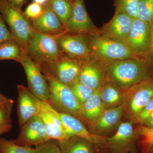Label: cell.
<instances>
[{"label":"cell","mask_w":153,"mask_h":153,"mask_svg":"<svg viewBox=\"0 0 153 153\" xmlns=\"http://www.w3.org/2000/svg\"><path fill=\"white\" fill-rule=\"evenodd\" d=\"M135 129L138 139L140 141L143 153H150L153 145V128H150L143 125H138Z\"/></svg>","instance_id":"26"},{"label":"cell","mask_w":153,"mask_h":153,"mask_svg":"<svg viewBox=\"0 0 153 153\" xmlns=\"http://www.w3.org/2000/svg\"><path fill=\"white\" fill-rule=\"evenodd\" d=\"M78 80L94 91L99 90L107 81L105 63L92 55L84 60Z\"/></svg>","instance_id":"13"},{"label":"cell","mask_w":153,"mask_h":153,"mask_svg":"<svg viewBox=\"0 0 153 153\" xmlns=\"http://www.w3.org/2000/svg\"><path fill=\"white\" fill-rule=\"evenodd\" d=\"M81 106L90 97L94 91L77 80L69 86Z\"/></svg>","instance_id":"30"},{"label":"cell","mask_w":153,"mask_h":153,"mask_svg":"<svg viewBox=\"0 0 153 153\" xmlns=\"http://www.w3.org/2000/svg\"><path fill=\"white\" fill-rule=\"evenodd\" d=\"M151 37L152 41V53L151 56V60L153 63V20L151 26Z\"/></svg>","instance_id":"40"},{"label":"cell","mask_w":153,"mask_h":153,"mask_svg":"<svg viewBox=\"0 0 153 153\" xmlns=\"http://www.w3.org/2000/svg\"><path fill=\"white\" fill-rule=\"evenodd\" d=\"M41 71L49 85V100L48 103L57 112L71 114L83 123L82 106L70 87L60 82L47 71Z\"/></svg>","instance_id":"2"},{"label":"cell","mask_w":153,"mask_h":153,"mask_svg":"<svg viewBox=\"0 0 153 153\" xmlns=\"http://www.w3.org/2000/svg\"><path fill=\"white\" fill-rule=\"evenodd\" d=\"M134 123L130 121L122 122L112 136L107 138L104 149L109 153H134L137 137Z\"/></svg>","instance_id":"9"},{"label":"cell","mask_w":153,"mask_h":153,"mask_svg":"<svg viewBox=\"0 0 153 153\" xmlns=\"http://www.w3.org/2000/svg\"><path fill=\"white\" fill-rule=\"evenodd\" d=\"M69 1H73V0H69Z\"/></svg>","instance_id":"43"},{"label":"cell","mask_w":153,"mask_h":153,"mask_svg":"<svg viewBox=\"0 0 153 153\" xmlns=\"http://www.w3.org/2000/svg\"><path fill=\"white\" fill-rule=\"evenodd\" d=\"M150 153H153V145L152 146L150 150Z\"/></svg>","instance_id":"42"},{"label":"cell","mask_w":153,"mask_h":153,"mask_svg":"<svg viewBox=\"0 0 153 153\" xmlns=\"http://www.w3.org/2000/svg\"><path fill=\"white\" fill-rule=\"evenodd\" d=\"M33 2L37 3L44 7L49 3V0H33Z\"/></svg>","instance_id":"41"},{"label":"cell","mask_w":153,"mask_h":153,"mask_svg":"<svg viewBox=\"0 0 153 153\" xmlns=\"http://www.w3.org/2000/svg\"><path fill=\"white\" fill-rule=\"evenodd\" d=\"M137 18L151 27L153 20V0H139Z\"/></svg>","instance_id":"29"},{"label":"cell","mask_w":153,"mask_h":153,"mask_svg":"<svg viewBox=\"0 0 153 153\" xmlns=\"http://www.w3.org/2000/svg\"><path fill=\"white\" fill-rule=\"evenodd\" d=\"M153 97V78L146 79L124 91V101L122 105L123 117L134 123Z\"/></svg>","instance_id":"5"},{"label":"cell","mask_w":153,"mask_h":153,"mask_svg":"<svg viewBox=\"0 0 153 153\" xmlns=\"http://www.w3.org/2000/svg\"><path fill=\"white\" fill-rule=\"evenodd\" d=\"M57 143L62 153H95L99 151L93 143L76 136L57 141Z\"/></svg>","instance_id":"21"},{"label":"cell","mask_w":153,"mask_h":153,"mask_svg":"<svg viewBox=\"0 0 153 153\" xmlns=\"http://www.w3.org/2000/svg\"><path fill=\"white\" fill-rule=\"evenodd\" d=\"M125 44L136 57L152 63L151 27L148 23L134 19Z\"/></svg>","instance_id":"8"},{"label":"cell","mask_w":153,"mask_h":153,"mask_svg":"<svg viewBox=\"0 0 153 153\" xmlns=\"http://www.w3.org/2000/svg\"><path fill=\"white\" fill-rule=\"evenodd\" d=\"M0 13L9 26L14 40L24 51L34 30L30 21L7 0H0Z\"/></svg>","instance_id":"6"},{"label":"cell","mask_w":153,"mask_h":153,"mask_svg":"<svg viewBox=\"0 0 153 153\" xmlns=\"http://www.w3.org/2000/svg\"><path fill=\"white\" fill-rule=\"evenodd\" d=\"M11 102H14L13 100L6 97L5 96L0 92V107L4 105L11 103Z\"/></svg>","instance_id":"37"},{"label":"cell","mask_w":153,"mask_h":153,"mask_svg":"<svg viewBox=\"0 0 153 153\" xmlns=\"http://www.w3.org/2000/svg\"><path fill=\"white\" fill-rule=\"evenodd\" d=\"M43 14L38 19L31 20L32 27L39 33L50 35L66 33L64 25L54 13L49 3L44 6Z\"/></svg>","instance_id":"20"},{"label":"cell","mask_w":153,"mask_h":153,"mask_svg":"<svg viewBox=\"0 0 153 153\" xmlns=\"http://www.w3.org/2000/svg\"><path fill=\"white\" fill-rule=\"evenodd\" d=\"M58 116L68 137L78 136L93 143L99 150L104 149L108 137L99 136L91 134L81 121L68 114L58 112Z\"/></svg>","instance_id":"16"},{"label":"cell","mask_w":153,"mask_h":153,"mask_svg":"<svg viewBox=\"0 0 153 153\" xmlns=\"http://www.w3.org/2000/svg\"><path fill=\"white\" fill-rule=\"evenodd\" d=\"M114 3L115 12L124 13L133 19H137L139 0H115Z\"/></svg>","instance_id":"28"},{"label":"cell","mask_w":153,"mask_h":153,"mask_svg":"<svg viewBox=\"0 0 153 153\" xmlns=\"http://www.w3.org/2000/svg\"><path fill=\"white\" fill-rule=\"evenodd\" d=\"M13 103L11 102L0 107V129L12 125L11 114Z\"/></svg>","instance_id":"32"},{"label":"cell","mask_w":153,"mask_h":153,"mask_svg":"<svg viewBox=\"0 0 153 153\" xmlns=\"http://www.w3.org/2000/svg\"><path fill=\"white\" fill-rule=\"evenodd\" d=\"M133 19L127 14L115 12L112 19L99 30V33L105 38L125 43Z\"/></svg>","instance_id":"18"},{"label":"cell","mask_w":153,"mask_h":153,"mask_svg":"<svg viewBox=\"0 0 153 153\" xmlns=\"http://www.w3.org/2000/svg\"><path fill=\"white\" fill-rule=\"evenodd\" d=\"M7 1L14 8L21 10L22 6L25 4L26 0H7Z\"/></svg>","instance_id":"36"},{"label":"cell","mask_w":153,"mask_h":153,"mask_svg":"<svg viewBox=\"0 0 153 153\" xmlns=\"http://www.w3.org/2000/svg\"><path fill=\"white\" fill-rule=\"evenodd\" d=\"M105 109L100 99V89L94 91L82 106L83 123L88 127L100 117Z\"/></svg>","instance_id":"22"},{"label":"cell","mask_w":153,"mask_h":153,"mask_svg":"<svg viewBox=\"0 0 153 153\" xmlns=\"http://www.w3.org/2000/svg\"><path fill=\"white\" fill-rule=\"evenodd\" d=\"M86 37L91 55L105 64L137 57L124 42L105 38L99 33Z\"/></svg>","instance_id":"3"},{"label":"cell","mask_w":153,"mask_h":153,"mask_svg":"<svg viewBox=\"0 0 153 153\" xmlns=\"http://www.w3.org/2000/svg\"><path fill=\"white\" fill-rule=\"evenodd\" d=\"M153 112V97L142 110L134 122V124L143 125L145 120L151 115Z\"/></svg>","instance_id":"34"},{"label":"cell","mask_w":153,"mask_h":153,"mask_svg":"<svg viewBox=\"0 0 153 153\" xmlns=\"http://www.w3.org/2000/svg\"><path fill=\"white\" fill-rule=\"evenodd\" d=\"M39 116L50 139L61 141L68 138L58 112L47 102L42 101Z\"/></svg>","instance_id":"19"},{"label":"cell","mask_w":153,"mask_h":153,"mask_svg":"<svg viewBox=\"0 0 153 153\" xmlns=\"http://www.w3.org/2000/svg\"><path fill=\"white\" fill-rule=\"evenodd\" d=\"M100 94L105 109L115 108L123 104V91L110 81H107L100 89Z\"/></svg>","instance_id":"23"},{"label":"cell","mask_w":153,"mask_h":153,"mask_svg":"<svg viewBox=\"0 0 153 153\" xmlns=\"http://www.w3.org/2000/svg\"><path fill=\"white\" fill-rule=\"evenodd\" d=\"M60 51L68 57L78 60H86L92 55L86 36L64 33L57 38Z\"/></svg>","instance_id":"12"},{"label":"cell","mask_w":153,"mask_h":153,"mask_svg":"<svg viewBox=\"0 0 153 153\" xmlns=\"http://www.w3.org/2000/svg\"><path fill=\"white\" fill-rule=\"evenodd\" d=\"M20 63L25 69L28 88L42 101L49 100V85L47 79L38 64L24 52Z\"/></svg>","instance_id":"10"},{"label":"cell","mask_w":153,"mask_h":153,"mask_svg":"<svg viewBox=\"0 0 153 153\" xmlns=\"http://www.w3.org/2000/svg\"><path fill=\"white\" fill-rule=\"evenodd\" d=\"M12 125H11L7 126L3 128L0 129V136L1 135L3 134L6 133L10 131L11 130V129H12Z\"/></svg>","instance_id":"39"},{"label":"cell","mask_w":153,"mask_h":153,"mask_svg":"<svg viewBox=\"0 0 153 153\" xmlns=\"http://www.w3.org/2000/svg\"><path fill=\"white\" fill-rule=\"evenodd\" d=\"M14 40L13 36L8 29L4 20L0 13V44L9 41Z\"/></svg>","instance_id":"35"},{"label":"cell","mask_w":153,"mask_h":153,"mask_svg":"<svg viewBox=\"0 0 153 153\" xmlns=\"http://www.w3.org/2000/svg\"><path fill=\"white\" fill-rule=\"evenodd\" d=\"M143 125L146 126L150 128H153V112L151 115L145 120Z\"/></svg>","instance_id":"38"},{"label":"cell","mask_w":153,"mask_h":153,"mask_svg":"<svg viewBox=\"0 0 153 153\" xmlns=\"http://www.w3.org/2000/svg\"><path fill=\"white\" fill-rule=\"evenodd\" d=\"M20 128L17 138L12 140L17 145L36 147L50 140L39 115L31 117Z\"/></svg>","instance_id":"14"},{"label":"cell","mask_w":153,"mask_h":153,"mask_svg":"<svg viewBox=\"0 0 153 153\" xmlns=\"http://www.w3.org/2000/svg\"><path fill=\"white\" fill-rule=\"evenodd\" d=\"M35 153H62L56 140L50 139L35 147Z\"/></svg>","instance_id":"31"},{"label":"cell","mask_w":153,"mask_h":153,"mask_svg":"<svg viewBox=\"0 0 153 153\" xmlns=\"http://www.w3.org/2000/svg\"><path fill=\"white\" fill-rule=\"evenodd\" d=\"M35 148L17 145L4 138L0 137V153H35Z\"/></svg>","instance_id":"27"},{"label":"cell","mask_w":153,"mask_h":153,"mask_svg":"<svg viewBox=\"0 0 153 153\" xmlns=\"http://www.w3.org/2000/svg\"></svg>","instance_id":"44"},{"label":"cell","mask_w":153,"mask_h":153,"mask_svg":"<svg viewBox=\"0 0 153 153\" xmlns=\"http://www.w3.org/2000/svg\"><path fill=\"white\" fill-rule=\"evenodd\" d=\"M83 60L71 58L62 53L55 60L38 65L60 82L70 86L79 79Z\"/></svg>","instance_id":"7"},{"label":"cell","mask_w":153,"mask_h":153,"mask_svg":"<svg viewBox=\"0 0 153 153\" xmlns=\"http://www.w3.org/2000/svg\"><path fill=\"white\" fill-rule=\"evenodd\" d=\"M59 35H47L34 29L24 52L38 65L55 60L63 53L57 41Z\"/></svg>","instance_id":"4"},{"label":"cell","mask_w":153,"mask_h":153,"mask_svg":"<svg viewBox=\"0 0 153 153\" xmlns=\"http://www.w3.org/2000/svg\"><path fill=\"white\" fill-rule=\"evenodd\" d=\"M49 3L64 26L72 13V2L69 0H49Z\"/></svg>","instance_id":"25"},{"label":"cell","mask_w":153,"mask_h":153,"mask_svg":"<svg viewBox=\"0 0 153 153\" xmlns=\"http://www.w3.org/2000/svg\"><path fill=\"white\" fill-rule=\"evenodd\" d=\"M24 51L14 40L0 44V60H12L20 63Z\"/></svg>","instance_id":"24"},{"label":"cell","mask_w":153,"mask_h":153,"mask_svg":"<svg viewBox=\"0 0 153 153\" xmlns=\"http://www.w3.org/2000/svg\"><path fill=\"white\" fill-rule=\"evenodd\" d=\"M73 8L65 25L66 33L88 36L99 32L88 16L84 0H73Z\"/></svg>","instance_id":"11"},{"label":"cell","mask_w":153,"mask_h":153,"mask_svg":"<svg viewBox=\"0 0 153 153\" xmlns=\"http://www.w3.org/2000/svg\"><path fill=\"white\" fill-rule=\"evenodd\" d=\"M107 81L125 91L139 82L153 78V63L135 57L105 64Z\"/></svg>","instance_id":"1"},{"label":"cell","mask_w":153,"mask_h":153,"mask_svg":"<svg viewBox=\"0 0 153 153\" xmlns=\"http://www.w3.org/2000/svg\"><path fill=\"white\" fill-rule=\"evenodd\" d=\"M44 10V7L37 3L33 2L27 7L24 14L28 20H33L41 16Z\"/></svg>","instance_id":"33"},{"label":"cell","mask_w":153,"mask_h":153,"mask_svg":"<svg viewBox=\"0 0 153 153\" xmlns=\"http://www.w3.org/2000/svg\"><path fill=\"white\" fill-rule=\"evenodd\" d=\"M17 89V114L19 126L21 127L31 117L39 115L42 101L34 95L28 87L19 85Z\"/></svg>","instance_id":"15"},{"label":"cell","mask_w":153,"mask_h":153,"mask_svg":"<svg viewBox=\"0 0 153 153\" xmlns=\"http://www.w3.org/2000/svg\"><path fill=\"white\" fill-rule=\"evenodd\" d=\"M123 117L122 106L105 109L100 117L87 128L93 134L108 137L115 132Z\"/></svg>","instance_id":"17"}]
</instances>
